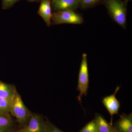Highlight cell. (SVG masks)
<instances>
[{
  "mask_svg": "<svg viewBox=\"0 0 132 132\" xmlns=\"http://www.w3.org/2000/svg\"><path fill=\"white\" fill-rule=\"evenodd\" d=\"M31 113L25 106L20 95L16 92L11 101L10 113L16 118L21 125L24 126L27 122Z\"/></svg>",
  "mask_w": 132,
  "mask_h": 132,
  "instance_id": "6da1fadb",
  "label": "cell"
},
{
  "mask_svg": "<svg viewBox=\"0 0 132 132\" xmlns=\"http://www.w3.org/2000/svg\"><path fill=\"white\" fill-rule=\"evenodd\" d=\"M113 126L116 132H132V114H124Z\"/></svg>",
  "mask_w": 132,
  "mask_h": 132,
  "instance_id": "ba28073f",
  "label": "cell"
},
{
  "mask_svg": "<svg viewBox=\"0 0 132 132\" xmlns=\"http://www.w3.org/2000/svg\"><path fill=\"white\" fill-rule=\"evenodd\" d=\"M94 119L99 132H116L113 125L109 123L101 114L96 113Z\"/></svg>",
  "mask_w": 132,
  "mask_h": 132,
  "instance_id": "8fae6325",
  "label": "cell"
},
{
  "mask_svg": "<svg viewBox=\"0 0 132 132\" xmlns=\"http://www.w3.org/2000/svg\"><path fill=\"white\" fill-rule=\"evenodd\" d=\"M17 92L15 86L0 81V97L11 101Z\"/></svg>",
  "mask_w": 132,
  "mask_h": 132,
  "instance_id": "30bf717a",
  "label": "cell"
},
{
  "mask_svg": "<svg viewBox=\"0 0 132 132\" xmlns=\"http://www.w3.org/2000/svg\"><path fill=\"white\" fill-rule=\"evenodd\" d=\"M119 89V87H117L113 94L104 97L102 101V103L110 114L112 119L114 114H119L118 112L120 107V104L116 98V95Z\"/></svg>",
  "mask_w": 132,
  "mask_h": 132,
  "instance_id": "8992f818",
  "label": "cell"
},
{
  "mask_svg": "<svg viewBox=\"0 0 132 132\" xmlns=\"http://www.w3.org/2000/svg\"><path fill=\"white\" fill-rule=\"evenodd\" d=\"M46 121L40 115L31 113L29 118L21 132H46Z\"/></svg>",
  "mask_w": 132,
  "mask_h": 132,
  "instance_id": "5b68a950",
  "label": "cell"
},
{
  "mask_svg": "<svg viewBox=\"0 0 132 132\" xmlns=\"http://www.w3.org/2000/svg\"><path fill=\"white\" fill-rule=\"evenodd\" d=\"M38 14L41 16L48 27L51 26L52 16L51 0H42Z\"/></svg>",
  "mask_w": 132,
  "mask_h": 132,
  "instance_id": "9c48e42d",
  "label": "cell"
},
{
  "mask_svg": "<svg viewBox=\"0 0 132 132\" xmlns=\"http://www.w3.org/2000/svg\"><path fill=\"white\" fill-rule=\"evenodd\" d=\"M11 101L0 97V114L10 115Z\"/></svg>",
  "mask_w": 132,
  "mask_h": 132,
  "instance_id": "4fadbf2b",
  "label": "cell"
},
{
  "mask_svg": "<svg viewBox=\"0 0 132 132\" xmlns=\"http://www.w3.org/2000/svg\"><path fill=\"white\" fill-rule=\"evenodd\" d=\"M10 115L0 114V132H10L13 127Z\"/></svg>",
  "mask_w": 132,
  "mask_h": 132,
  "instance_id": "7c38bea8",
  "label": "cell"
},
{
  "mask_svg": "<svg viewBox=\"0 0 132 132\" xmlns=\"http://www.w3.org/2000/svg\"><path fill=\"white\" fill-rule=\"evenodd\" d=\"M10 132H20V131H10Z\"/></svg>",
  "mask_w": 132,
  "mask_h": 132,
  "instance_id": "d6986e66",
  "label": "cell"
},
{
  "mask_svg": "<svg viewBox=\"0 0 132 132\" xmlns=\"http://www.w3.org/2000/svg\"><path fill=\"white\" fill-rule=\"evenodd\" d=\"M46 132H64L56 127L48 120L46 121Z\"/></svg>",
  "mask_w": 132,
  "mask_h": 132,
  "instance_id": "e0dca14e",
  "label": "cell"
},
{
  "mask_svg": "<svg viewBox=\"0 0 132 132\" xmlns=\"http://www.w3.org/2000/svg\"><path fill=\"white\" fill-rule=\"evenodd\" d=\"M30 2H39L41 1L42 0H27Z\"/></svg>",
  "mask_w": 132,
  "mask_h": 132,
  "instance_id": "ac0fdd59",
  "label": "cell"
},
{
  "mask_svg": "<svg viewBox=\"0 0 132 132\" xmlns=\"http://www.w3.org/2000/svg\"><path fill=\"white\" fill-rule=\"evenodd\" d=\"M101 0H80V5L83 9L92 7L98 3Z\"/></svg>",
  "mask_w": 132,
  "mask_h": 132,
  "instance_id": "9a60e30c",
  "label": "cell"
},
{
  "mask_svg": "<svg viewBox=\"0 0 132 132\" xmlns=\"http://www.w3.org/2000/svg\"><path fill=\"white\" fill-rule=\"evenodd\" d=\"M131 1V0H126L127 1Z\"/></svg>",
  "mask_w": 132,
  "mask_h": 132,
  "instance_id": "ffe728a7",
  "label": "cell"
},
{
  "mask_svg": "<svg viewBox=\"0 0 132 132\" xmlns=\"http://www.w3.org/2000/svg\"><path fill=\"white\" fill-rule=\"evenodd\" d=\"M107 9L112 18L117 23L125 28L126 21V8L120 0H106Z\"/></svg>",
  "mask_w": 132,
  "mask_h": 132,
  "instance_id": "7a4b0ae2",
  "label": "cell"
},
{
  "mask_svg": "<svg viewBox=\"0 0 132 132\" xmlns=\"http://www.w3.org/2000/svg\"><path fill=\"white\" fill-rule=\"evenodd\" d=\"M83 19L79 15L73 11H61L52 13L51 22L54 25L63 24H80Z\"/></svg>",
  "mask_w": 132,
  "mask_h": 132,
  "instance_id": "277c9868",
  "label": "cell"
},
{
  "mask_svg": "<svg viewBox=\"0 0 132 132\" xmlns=\"http://www.w3.org/2000/svg\"><path fill=\"white\" fill-rule=\"evenodd\" d=\"M79 132H99L94 119L88 122Z\"/></svg>",
  "mask_w": 132,
  "mask_h": 132,
  "instance_id": "5bb4252c",
  "label": "cell"
},
{
  "mask_svg": "<svg viewBox=\"0 0 132 132\" xmlns=\"http://www.w3.org/2000/svg\"><path fill=\"white\" fill-rule=\"evenodd\" d=\"M20 132H21L20 131Z\"/></svg>",
  "mask_w": 132,
  "mask_h": 132,
  "instance_id": "44dd1931",
  "label": "cell"
},
{
  "mask_svg": "<svg viewBox=\"0 0 132 132\" xmlns=\"http://www.w3.org/2000/svg\"><path fill=\"white\" fill-rule=\"evenodd\" d=\"M20 0H2V7L3 9H7L13 7Z\"/></svg>",
  "mask_w": 132,
  "mask_h": 132,
  "instance_id": "2e32d148",
  "label": "cell"
},
{
  "mask_svg": "<svg viewBox=\"0 0 132 132\" xmlns=\"http://www.w3.org/2000/svg\"><path fill=\"white\" fill-rule=\"evenodd\" d=\"M89 86V75L87 55L83 53L82 55L80 69L79 72L77 90L79 91V94L78 97V101L81 104V98L83 95L86 96Z\"/></svg>",
  "mask_w": 132,
  "mask_h": 132,
  "instance_id": "3957f363",
  "label": "cell"
},
{
  "mask_svg": "<svg viewBox=\"0 0 132 132\" xmlns=\"http://www.w3.org/2000/svg\"><path fill=\"white\" fill-rule=\"evenodd\" d=\"M80 0H51V5L56 12L71 10L78 8Z\"/></svg>",
  "mask_w": 132,
  "mask_h": 132,
  "instance_id": "52a82bcc",
  "label": "cell"
}]
</instances>
